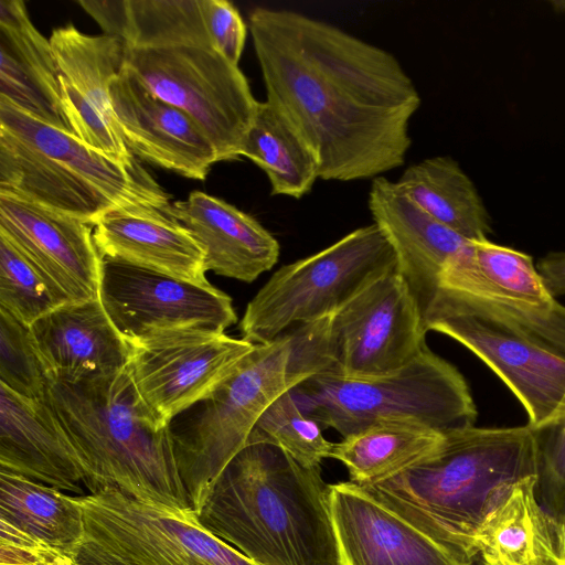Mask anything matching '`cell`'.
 <instances>
[{
    "label": "cell",
    "instance_id": "cell-1",
    "mask_svg": "<svg viewBox=\"0 0 565 565\" xmlns=\"http://www.w3.org/2000/svg\"><path fill=\"white\" fill-rule=\"evenodd\" d=\"M248 28L266 100L313 149L319 179H374L405 163L422 100L392 53L288 9L255 8Z\"/></svg>",
    "mask_w": 565,
    "mask_h": 565
},
{
    "label": "cell",
    "instance_id": "cell-2",
    "mask_svg": "<svg viewBox=\"0 0 565 565\" xmlns=\"http://www.w3.org/2000/svg\"><path fill=\"white\" fill-rule=\"evenodd\" d=\"M77 2L122 42L124 65L200 125L220 161L241 157L258 100L239 67L212 45L199 0Z\"/></svg>",
    "mask_w": 565,
    "mask_h": 565
},
{
    "label": "cell",
    "instance_id": "cell-3",
    "mask_svg": "<svg viewBox=\"0 0 565 565\" xmlns=\"http://www.w3.org/2000/svg\"><path fill=\"white\" fill-rule=\"evenodd\" d=\"M327 484L280 447L249 443L196 513L215 536L258 565H339Z\"/></svg>",
    "mask_w": 565,
    "mask_h": 565
},
{
    "label": "cell",
    "instance_id": "cell-4",
    "mask_svg": "<svg viewBox=\"0 0 565 565\" xmlns=\"http://www.w3.org/2000/svg\"><path fill=\"white\" fill-rule=\"evenodd\" d=\"M535 475V436L527 424L472 426L447 433L441 447L416 465L362 487L471 565L488 513L518 481Z\"/></svg>",
    "mask_w": 565,
    "mask_h": 565
},
{
    "label": "cell",
    "instance_id": "cell-5",
    "mask_svg": "<svg viewBox=\"0 0 565 565\" xmlns=\"http://www.w3.org/2000/svg\"><path fill=\"white\" fill-rule=\"evenodd\" d=\"M44 399L79 458L90 493L113 487L149 504L193 511L170 425L146 405L127 367L73 383L51 379Z\"/></svg>",
    "mask_w": 565,
    "mask_h": 565
},
{
    "label": "cell",
    "instance_id": "cell-6",
    "mask_svg": "<svg viewBox=\"0 0 565 565\" xmlns=\"http://www.w3.org/2000/svg\"><path fill=\"white\" fill-rule=\"evenodd\" d=\"M0 191L95 225L125 206L167 210L170 195L137 160L124 164L0 97Z\"/></svg>",
    "mask_w": 565,
    "mask_h": 565
},
{
    "label": "cell",
    "instance_id": "cell-7",
    "mask_svg": "<svg viewBox=\"0 0 565 565\" xmlns=\"http://www.w3.org/2000/svg\"><path fill=\"white\" fill-rule=\"evenodd\" d=\"M305 415L342 437L386 420H412L444 434L475 426L477 408L456 366L426 347L390 372L316 374L290 390Z\"/></svg>",
    "mask_w": 565,
    "mask_h": 565
},
{
    "label": "cell",
    "instance_id": "cell-8",
    "mask_svg": "<svg viewBox=\"0 0 565 565\" xmlns=\"http://www.w3.org/2000/svg\"><path fill=\"white\" fill-rule=\"evenodd\" d=\"M303 380L289 330L271 342L255 344L204 399L191 407L194 412H184L189 413L185 422L170 424L179 472L195 513L225 466L246 446L265 409Z\"/></svg>",
    "mask_w": 565,
    "mask_h": 565
},
{
    "label": "cell",
    "instance_id": "cell-9",
    "mask_svg": "<svg viewBox=\"0 0 565 565\" xmlns=\"http://www.w3.org/2000/svg\"><path fill=\"white\" fill-rule=\"evenodd\" d=\"M291 332L305 379L390 372L427 347L424 315L397 267L371 280L332 315Z\"/></svg>",
    "mask_w": 565,
    "mask_h": 565
},
{
    "label": "cell",
    "instance_id": "cell-10",
    "mask_svg": "<svg viewBox=\"0 0 565 565\" xmlns=\"http://www.w3.org/2000/svg\"><path fill=\"white\" fill-rule=\"evenodd\" d=\"M397 267L387 238L373 223L327 248L284 265L248 302L242 339L264 344L287 331L328 317L371 280Z\"/></svg>",
    "mask_w": 565,
    "mask_h": 565
},
{
    "label": "cell",
    "instance_id": "cell-11",
    "mask_svg": "<svg viewBox=\"0 0 565 565\" xmlns=\"http://www.w3.org/2000/svg\"><path fill=\"white\" fill-rule=\"evenodd\" d=\"M427 331L446 334L487 364L539 429L565 416V355L477 303L439 289L424 317Z\"/></svg>",
    "mask_w": 565,
    "mask_h": 565
},
{
    "label": "cell",
    "instance_id": "cell-12",
    "mask_svg": "<svg viewBox=\"0 0 565 565\" xmlns=\"http://www.w3.org/2000/svg\"><path fill=\"white\" fill-rule=\"evenodd\" d=\"M78 500L85 536L137 565H258L207 531L194 511L149 504L113 487Z\"/></svg>",
    "mask_w": 565,
    "mask_h": 565
},
{
    "label": "cell",
    "instance_id": "cell-13",
    "mask_svg": "<svg viewBox=\"0 0 565 565\" xmlns=\"http://www.w3.org/2000/svg\"><path fill=\"white\" fill-rule=\"evenodd\" d=\"M128 342L129 376L163 425L204 399L255 345L203 328L156 331Z\"/></svg>",
    "mask_w": 565,
    "mask_h": 565
},
{
    "label": "cell",
    "instance_id": "cell-14",
    "mask_svg": "<svg viewBox=\"0 0 565 565\" xmlns=\"http://www.w3.org/2000/svg\"><path fill=\"white\" fill-rule=\"evenodd\" d=\"M439 289L513 322L565 355V306L530 255L489 239L469 241L444 267Z\"/></svg>",
    "mask_w": 565,
    "mask_h": 565
},
{
    "label": "cell",
    "instance_id": "cell-15",
    "mask_svg": "<svg viewBox=\"0 0 565 565\" xmlns=\"http://www.w3.org/2000/svg\"><path fill=\"white\" fill-rule=\"evenodd\" d=\"M98 298L127 340L172 329L224 332L237 321L232 299L211 284L198 285L102 256Z\"/></svg>",
    "mask_w": 565,
    "mask_h": 565
},
{
    "label": "cell",
    "instance_id": "cell-16",
    "mask_svg": "<svg viewBox=\"0 0 565 565\" xmlns=\"http://www.w3.org/2000/svg\"><path fill=\"white\" fill-rule=\"evenodd\" d=\"M49 40L70 132L120 163H135L137 159L124 141L109 93L124 66L122 42L106 34L87 35L73 24L55 29Z\"/></svg>",
    "mask_w": 565,
    "mask_h": 565
},
{
    "label": "cell",
    "instance_id": "cell-17",
    "mask_svg": "<svg viewBox=\"0 0 565 565\" xmlns=\"http://www.w3.org/2000/svg\"><path fill=\"white\" fill-rule=\"evenodd\" d=\"M113 109L128 150L182 177L205 180L220 161L211 139L184 110L159 98L125 65L111 82Z\"/></svg>",
    "mask_w": 565,
    "mask_h": 565
},
{
    "label": "cell",
    "instance_id": "cell-18",
    "mask_svg": "<svg viewBox=\"0 0 565 565\" xmlns=\"http://www.w3.org/2000/svg\"><path fill=\"white\" fill-rule=\"evenodd\" d=\"M94 226L0 191V234L74 301L98 298L102 256Z\"/></svg>",
    "mask_w": 565,
    "mask_h": 565
},
{
    "label": "cell",
    "instance_id": "cell-19",
    "mask_svg": "<svg viewBox=\"0 0 565 565\" xmlns=\"http://www.w3.org/2000/svg\"><path fill=\"white\" fill-rule=\"evenodd\" d=\"M339 565H463L364 487L329 484Z\"/></svg>",
    "mask_w": 565,
    "mask_h": 565
},
{
    "label": "cell",
    "instance_id": "cell-20",
    "mask_svg": "<svg viewBox=\"0 0 565 565\" xmlns=\"http://www.w3.org/2000/svg\"><path fill=\"white\" fill-rule=\"evenodd\" d=\"M369 209L425 317L439 291L444 267L469 241L419 209L384 177L372 181Z\"/></svg>",
    "mask_w": 565,
    "mask_h": 565
},
{
    "label": "cell",
    "instance_id": "cell-21",
    "mask_svg": "<svg viewBox=\"0 0 565 565\" xmlns=\"http://www.w3.org/2000/svg\"><path fill=\"white\" fill-rule=\"evenodd\" d=\"M35 347L51 377L64 382L125 370L130 343L116 329L99 298L70 302L30 326Z\"/></svg>",
    "mask_w": 565,
    "mask_h": 565
},
{
    "label": "cell",
    "instance_id": "cell-22",
    "mask_svg": "<svg viewBox=\"0 0 565 565\" xmlns=\"http://www.w3.org/2000/svg\"><path fill=\"white\" fill-rule=\"evenodd\" d=\"M0 469L71 492H81L79 458L45 399L0 384Z\"/></svg>",
    "mask_w": 565,
    "mask_h": 565
},
{
    "label": "cell",
    "instance_id": "cell-23",
    "mask_svg": "<svg viewBox=\"0 0 565 565\" xmlns=\"http://www.w3.org/2000/svg\"><path fill=\"white\" fill-rule=\"evenodd\" d=\"M198 242L206 270L244 282L271 269L280 253L278 241L253 216L222 199L193 191L166 210Z\"/></svg>",
    "mask_w": 565,
    "mask_h": 565
},
{
    "label": "cell",
    "instance_id": "cell-24",
    "mask_svg": "<svg viewBox=\"0 0 565 565\" xmlns=\"http://www.w3.org/2000/svg\"><path fill=\"white\" fill-rule=\"evenodd\" d=\"M100 256L209 285L205 255L193 236L166 210L131 205L106 213L94 225Z\"/></svg>",
    "mask_w": 565,
    "mask_h": 565
},
{
    "label": "cell",
    "instance_id": "cell-25",
    "mask_svg": "<svg viewBox=\"0 0 565 565\" xmlns=\"http://www.w3.org/2000/svg\"><path fill=\"white\" fill-rule=\"evenodd\" d=\"M0 97L70 132L50 40L33 25L21 0L0 1Z\"/></svg>",
    "mask_w": 565,
    "mask_h": 565
},
{
    "label": "cell",
    "instance_id": "cell-26",
    "mask_svg": "<svg viewBox=\"0 0 565 565\" xmlns=\"http://www.w3.org/2000/svg\"><path fill=\"white\" fill-rule=\"evenodd\" d=\"M535 476L518 481L488 513L476 546L482 565H565L558 523L541 505Z\"/></svg>",
    "mask_w": 565,
    "mask_h": 565
},
{
    "label": "cell",
    "instance_id": "cell-27",
    "mask_svg": "<svg viewBox=\"0 0 565 565\" xmlns=\"http://www.w3.org/2000/svg\"><path fill=\"white\" fill-rule=\"evenodd\" d=\"M419 209L468 241L489 239L491 220L473 182L447 156L406 168L395 182Z\"/></svg>",
    "mask_w": 565,
    "mask_h": 565
},
{
    "label": "cell",
    "instance_id": "cell-28",
    "mask_svg": "<svg viewBox=\"0 0 565 565\" xmlns=\"http://www.w3.org/2000/svg\"><path fill=\"white\" fill-rule=\"evenodd\" d=\"M446 434L412 420L373 424L333 444L330 458L348 469L360 486L385 480L437 451Z\"/></svg>",
    "mask_w": 565,
    "mask_h": 565
},
{
    "label": "cell",
    "instance_id": "cell-29",
    "mask_svg": "<svg viewBox=\"0 0 565 565\" xmlns=\"http://www.w3.org/2000/svg\"><path fill=\"white\" fill-rule=\"evenodd\" d=\"M239 154L266 173L271 195L300 199L319 179L316 152L286 115L267 100L258 102Z\"/></svg>",
    "mask_w": 565,
    "mask_h": 565
},
{
    "label": "cell",
    "instance_id": "cell-30",
    "mask_svg": "<svg viewBox=\"0 0 565 565\" xmlns=\"http://www.w3.org/2000/svg\"><path fill=\"white\" fill-rule=\"evenodd\" d=\"M0 521L73 554L85 539L84 509L78 497L3 469Z\"/></svg>",
    "mask_w": 565,
    "mask_h": 565
},
{
    "label": "cell",
    "instance_id": "cell-31",
    "mask_svg": "<svg viewBox=\"0 0 565 565\" xmlns=\"http://www.w3.org/2000/svg\"><path fill=\"white\" fill-rule=\"evenodd\" d=\"M70 302L58 285L0 234V309L31 326Z\"/></svg>",
    "mask_w": 565,
    "mask_h": 565
},
{
    "label": "cell",
    "instance_id": "cell-32",
    "mask_svg": "<svg viewBox=\"0 0 565 565\" xmlns=\"http://www.w3.org/2000/svg\"><path fill=\"white\" fill-rule=\"evenodd\" d=\"M321 428L302 413L291 392L287 391L260 415L247 444L269 443L280 447L302 467L320 468L333 448V443L324 438Z\"/></svg>",
    "mask_w": 565,
    "mask_h": 565
},
{
    "label": "cell",
    "instance_id": "cell-33",
    "mask_svg": "<svg viewBox=\"0 0 565 565\" xmlns=\"http://www.w3.org/2000/svg\"><path fill=\"white\" fill-rule=\"evenodd\" d=\"M51 379L30 326L0 309V384L21 396L43 401Z\"/></svg>",
    "mask_w": 565,
    "mask_h": 565
},
{
    "label": "cell",
    "instance_id": "cell-34",
    "mask_svg": "<svg viewBox=\"0 0 565 565\" xmlns=\"http://www.w3.org/2000/svg\"><path fill=\"white\" fill-rule=\"evenodd\" d=\"M201 18L214 49L238 66L247 25L236 7L226 0H199Z\"/></svg>",
    "mask_w": 565,
    "mask_h": 565
},
{
    "label": "cell",
    "instance_id": "cell-35",
    "mask_svg": "<svg viewBox=\"0 0 565 565\" xmlns=\"http://www.w3.org/2000/svg\"><path fill=\"white\" fill-rule=\"evenodd\" d=\"M0 565H77L75 554L34 540L0 521Z\"/></svg>",
    "mask_w": 565,
    "mask_h": 565
},
{
    "label": "cell",
    "instance_id": "cell-36",
    "mask_svg": "<svg viewBox=\"0 0 565 565\" xmlns=\"http://www.w3.org/2000/svg\"><path fill=\"white\" fill-rule=\"evenodd\" d=\"M536 268L556 298L565 295V252H552L539 260Z\"/></svg>",
    "mask_w": 565,
    "mask_h": 565
},
{
    "label": "cell",
    "instance_id": "cell-37",
    "mask_svg": "<svg viewBox=\"0 0 565 565\" xmlns=\"http://www.w3.org/2000/svg\"><path fill=\"white\" fill-rule=\"evenodd\" d=\"M77 565H137L85 536L75 551Z\"/></svg>",
    "mask_w": 565,
    "mask_h": 565
},
{
    "label": "cell",
    "instance_id": "cell-38",
    "mask_svg": "<svg viewBox=\"0 0 565 565\" xmlns=\"http://www.w3.org/2000/svg\"><path fill=\"white\" fill-rule=\"evenodd\" d=\"M558 534H559V548L561 555L565 563V520L558 523Z\"/></svg>",
    "mask_w": 565,
    "mask_h": 565
}]
</instances>
